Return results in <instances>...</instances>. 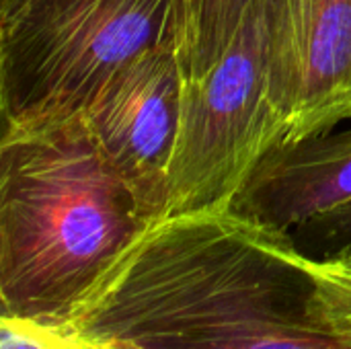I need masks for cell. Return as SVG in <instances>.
Masks as SVG:
<instances>
[{"mask_svg": "<svg viewBox=\"0 0 351 349\" xmlns=\"http://www.w3.org/2000/svg\"><path fill=\"white\" fill-rule=\"evenodd\" d=\"M304 255L232 206L158 218L64 317L146 349H351L313 319Z\"/></svg>", "mask_w": 351, "mask_h": 349, "instance_id": "1", "label": "cell"}, {"mask_svg": "<svg viewBox=\"0 0 351 349\" xmlns=\"http://www.w3.org/2000/svg\"><path fill=\"white\" fill-rule=\"evenodd\" d=\"M150 224L82 115L4 128L0 144L2 313L64 317Z\"/></svg>", "mask_w": 351, "mask_h": 349, "instance_id": "2", "label": "cell"}, {"mask_svg": "<svg viewBox=\"0 0 351 349\" xmlns=\"http://www.w3.org/2000/svg\"><path fill=\"white\" fill-rule=\"evenodd\" d=\"M4 128L82 113L99 86L142 51L189 41L187 0H33L0 21Z\"/></svg>", "mask_w": 351, "mask_h": 349, "instance_id": "3", "label": "cell"}, {"mask_svg": "<svg viewBox=\"0 0 351 349\" xmlns=\"http://www.w3.org/2000/svg\"><path fill=\"white\" fill-rule=\"evenodd\" d=\"M284 138L267 8L257 0L222 58L204 74L185 76L162 218L230 208Z\"/></svg>", "mask_w": 351, "mask_h": 349, "instance_id": "4", "label": "cell"}, {"mask_svg": "<svg viewBox=\"0 0 351 349\" xmlns=\"http://www.w3.org/2000/svg\"><path fill=\"white\" fill-rule=\"evenodd\" d=\"M183 82L179 43H160L107 78L80 113L101 152L138 195L150 222L165 216Z\"/></svg>", "mask_w": 351, "mask_h": 349, "instance_id": "5", "label": "cell"}, {"mask_svg": "<svg viewBox=\"0 0 351 349\" xmlns=\"http://www.w3.org/2000/svg\"><path fill=\"white\" fill-rule=\"evenodd\" d=\"M284 144L351 121V0H265Z\"/></svg>", "mask_w": 351, "mask_h": 349, "instance_id": "6", "label": "cell"}, {"mask_svg": "<svg viewBox=\"0 0 351 349\" xmlns=\"http://www.w3.org/2000/svg\"><path fill=\"white\" fill-rule=\"evenodd\" d=\"M351 206V128L274 148L232 208L288 232Z\"/></svg>", "mask_w": 351, "mask_h": 349, "instance_id": "7", "label": "cell"}, {"mask_svg": "<svg viewBox=\"0 0 351 349\" xmlns=\"http://www.w3.org/2000/svg\"><path fill=\"white\" fill-rule=\"evenodd\" d=\"M0 349H146L99 329L82 327L68 317L8 315L0 319Z\"/></svg>", "mask_w": 351, "mask_h": 349, "instance_id": "8", "label": "cell"}, {"mask_svg": "<svg viewBox=\"0 0 351 349\" xmlns=\"http://www.w3.org/2000/svg\"><path fill=\"white\" fill-rule=\"evenodd\" d=\"M255 2L257 0H195L185 76H199L222 58Z\"/></svg>", "mask_w": 351, "mask_h": 349, "instance_id": "9", "label": "cell"}, {"mask_svg": "<svg viewBox=\"0 0 351 349\" xmlns=\"http://www.w3.org/2000/svg\"><path fill=\"white\" fill-rule=\"evenodd\" d=\"M313 276V319L317 327L351 348V267L327 257L304 255Z\"/></svg>", "mask_w": 351, "mask_h": 349, "instance_id": "10", "label": "cell"}, {"mask_svg": "<svg viewBox=\"0 0 351 349\" xmlns=\"http://www.w3.org/2000/svg\"><path fill=\"white\" fill-rule=\"evenodd\" d=\"M306 228H315L317 232H323L327 237H348L351 241V206L325 216L323 220H319Z\"/></svg>", "mask_w": 351, "mask_h": 349, "instance_id": "11", "label": "cell"}, {"mask_svg": "<svg viewBox=\"0 0 351 349\" xmlns=\"http://www.w3.org/2000/svg\"><path fill=\"white\" fill-rule=\"evenodd\" d=\"M33 0H0V21L14 16L16 12H21L25 6H29ZM187 12H189V41H187V49H185V58H183V66L191 47V35H193V16H195V0H187Z\"/></svg>", "mask_w": 351, "mask_h": 349, "instance_id": "12", "label": "cell"}, {"mask_svg": "<svg viewBox=\"0 0 351 349\" xmlns=\"http://www.w3.org/2000/svg\"><path fill=\"white\" fill-rule=\"evenodd\" d=\"M327 259L335 261V263H341V265H348L351 267V241L346 243L339 251H335L333 255H327Z\"/></svg>", "mask_w": 351, "mask_h": 349, "instance_id": "13", "label": "cell"}]
</instances>
